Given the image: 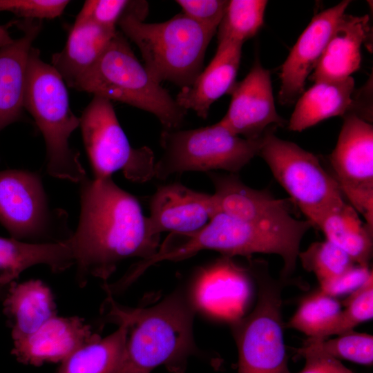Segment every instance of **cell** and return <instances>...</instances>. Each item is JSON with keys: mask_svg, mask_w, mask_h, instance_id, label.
Here are the masks:
<instances>
[{"mask_svg": "<svg viewBox=\"0 0 373 373\" xmlns=\"http://www.w3.org/2000/svg\"><path fill=\"white\" fill-rule=\"evenodd\" d=\"M80 213L77 227L67 240L77 278L84 286L89 277L106 280L122 261L145 260L159 246L137 199L117 185L111 177L79 183Z\"/></svg>", "mask_w": 373, "mask_h": 373, "instance_id": "obj_1", "label": "cell"}, {"mask_svg": "<svg viewBox=\"0 0 373 373\" xmlns=\"http://www.w3.org/2000/svg\"><path fill=\"white\" fill-rule=\"evenodd\" d=\"M311 227L308 220H298L291 215L251 222L217 212L196 232L171 233L155 259L157 262L180 260L205 249L217 251L229 258L254 254H276L283 261L280 277L287 279L295 269L301 240Z\"/></svg>", "mask_w": 373, "mask_h": 373, "instance_id": "obj_2", "label": "cell"}, {"mask_svg": "<svg viewBox=\"0 0 373 373\" xmlns=\"http://www.w3.org/2000/svg\"><path fill=\"white\" fill-rule=\"evenodd\" d=\"M105 309L113 322L125 321L129 330L121 363L115 373H151L166 365L181 370L193 352V307L180 294H174L146 309H127L107 293Z\"/></svg>", "mask_w": 373, "mask_h": 373, "instance_id": "obj_3", "label": "cell"}, {"mask_svg": "<svg viewBox=\"0 0 373 373\" xmlns=\"http://www.w3.org/2000/svg\"><path fill=\"white\" fill-rule=\"evenodd\" d=\"M134 1L120 18L121 32L140 51L144 65L159 82L181 88L190 86L202 70L207 48L216 31L179 13L161 23H146Z\"/></svg>", "mask_w": 373, "mask_h": 373, "instance_id": "obj_4", "label": "cell"}, {"mask_svg": "<svg viewBox=\"0 0 373 373\" xmlns=\"http://www.w3.org/2000/svg\"><path fill=\"white\" fill-rule=\"evenodd\" d=\"M74 89L149 112L164 130L180 129L187 113L141 64L119 31Z\"/></svg>", "mask_w": 373, "mask_h": 373, "instance_id": "obj_5", "label": "cell"}, {"mask_svg": "<svg viewBox=\"0 0 373 373\" xmlns=\"http://www.w3.org/2000/svg\"><path fill=\"white\" fill-rule=\"evenodd\" d=\"M23 107L42 133L46 169L54 178L79 183L87 175L69 139L80 124L71 111L66 84L40 51L32 47L28 59Z\"/></svg>", "mask_w": 373, "mask_h": 373, "instance_id": "obj_6", "label": "cell"}, {"mask_svg": "<svg viewBox=\"0 0 373 373\" xmlns=\"http://www.w3.org/2000/svg\"><path fill=\"white\" fill-rule=\"evenodd\" d=\"M258 288L255 307L231 323L238 352V373H291L283 335V289L288 280L272 277L265 262L249 269Z\"/></svg>", "mask_w": 373, "mask_h": 373, "instance_id": "obj_7", "label": "cell"}, {"mask_svg": "<svg viewBox=\"0 0 373 373\" xmlns=\"http://www.w3.org/2000/svg\"><path fill=\"white\" fill-rule=\"evenodd\" d=\"M162 154L155 162L154 177L165 180L187 171L224 170L236 174L258 155L262 137L248 140L236 135L219 122L189 130H163Z\"/></svg>", "mask_w": 373, "mask_h": 373, "instance_id": "obj_8", "label": "cell"}, {"mask_svg": "<svg viewBox=\"0 0 373 373\" xmlns=\"http://www.w3.org/2000/svg\"><path fill=\"white\" fill-rule=\"evenodd\" d=\"M258 155L313 227L345 202L335 179L314 154L279 138L271 128L262 136Z\"/></svg>", "mask_w": 373, "mask_h": 373, "instance_id": "obj_9", "label": "cell"}, {"mask_svg": "<svg viewBox=\"0 0 373 373\" xmlns=\"http://www.w3.org/2000/svg\"><path fill=\"white\" fill-rule=\"evenodd\" d=\"M0 223L11 238L29 242H58L73 234L68 214L52 209L42 180L28 170L0 171Z\"/></svg>", "mask_w": 373, "mask_h": 373, "instance_id": "obj_10", "label": "cell"}, {"mask_svg": "<svg viewBox=\"0 0 373 373\" xmlns=\"http://www.w3.org/2000/svg\"><path fill=\"white\" fill-rule=\"evenodd\" d=\"M79 119L94 179L111 177L117 171L134 182H144L154 177L153 152L147 146L131 145L111 100L93 95Z\"/></svg>", "mask_w": 373, "mask_h": 373, "instance_id": "obj_11", "label": "cell"}, {"mask_svg": "<svg viewBox=\"0 0 373 373\" xmlns=\"http://www.w3.org/2000/svg\"><path fill=\"white\" fill-rule=\"evenodd\" d=\"M343 117L329 155L332 175L343 197L373 229V126L352 112Z\"/></svg>", "mask_w": 373, "mask_h": 373, "instance_id": "obj_12", "label": "cell"}, {"mask_svg": "<svg viewBox=\"0 0 373 373\" xmlns=\"http://www.w3.org/2000/svg\"><path fill=\"white\" fill-rule=\"evenodd\" d=\"M229 94V108L219 122L235 135L258 140L271 126L284 124L276 109L270 72L262 67L258 58Z\"/></svg>", "mask_w": 373, "mask_h": 373, "instance_id": "obj_13", "label": "cell"}, {"mask_svg": "<svg viewBox=\"0 0 373 373\" xmlns=\"http://www.w3.org/2000/svg\"><path fill=\"white\" fill-rule=\"evenodd\" d=\"M350 2L342 1L316 14L301 33L281 66L280 104H292L304 92L307 78L316 68Z\"/></svg>", "mask_w": 373, "mask_h": 373, "instance_id": "obj_14", "label": "cell"}, {"mask_svg": "<svg viewBox=\"0 0 373 373\" xmlns=\"http://www.w3.org/2000/svg\"><path fill=\"white\" fill-rule=\"evenodd\" d=\"M249 269L224 256L203 269L193 289L196 306L207 314L231 323L242 317L250 298Z\"/></svg>", "mask_w": 373, "mask_h": 373, "instance_id": "obj_15", "label": "cell"}, {"mask_svg": "<svg viewBox=\"0 0 373 373\" xmlns=\"http://www.w3.org/2000/svg\"><path fill=\"white\" fill-rule=\"evenodd\" d=\"M216 213L212 194L174 182L158 186L150 202L148 220L156 234H189L203 228Z\"/></svg>", "mask_w": 373, "mask_h": 373, "instance_id": "obj_16", "label": "cell"}, {"mask_svg": "<svg viewBox=\"0 0 373 373\" xmlns=\"http://www.w3.org/2000/svg\"><path fill=\"white\" fill-rule=\"evenodd\" d=\"M99 337L83 318L56 315L32 334L12 341V354L26 365L61 363L79 347Z\"/></svg>", "mask_w": 373, "mask_h": 373, "instance_id": "obj_17", "label": "cell"}, {"mask_svg": "<svg viewBox=\"0 0 373 373\" xmlns=\"http://www.w3.org/2000/svg\"><path fill=\"white\" fill-rule=\"evenodd\" d=\"M216 54L209 65L189 86L181 88L175 98L184 110L193 111L206 119L211 106L228 93L236 83L243 44L225 40L218 42Z\"/></svg>", "mask_w": 373, "mask_h": 373, "instance_id": "obj_18", "label": "cell"}, {"mask_svg": "<svg viewBox=\"0 0 373 373\" xmlns=\"http://www.w3.org/2000/svg\"><path fill=\"white\" fill-rule=\"evenodd\" d=\"M15 23L23 35L0 49V132L22 118L28 56L41 30V20Z\"/></svg>", "mask_w": 373, "mask_h": 373, "instance_id": "obj_19", "label": "cell"}, {"mask_svg": "<svg viewBox=\"0 0 373 373\" xmlns=\"http://www.w3.org/2000/svg\"><path fill=\"white\" fill-rule=\"evenodd\" d=\"M215 192L212 194L217 212L251 222L280 219L291 213L287 202L265 190L244 184L234 173L209 172Z\"/></svg>", "mask_w": 373, "mask_h": 373, "instance_id": "obj_20", "label": "cell"}, {"mask_svg": "<svg viewBox=\"0 0 373 373\" xmlns=\"http://www.w3.org/2000/svg\"><path fill=\"white\" fill-rule=\"evenodd\" d=\"M370 33L368 15L344 14L339 19L316 68L312 81L345 79L361 66V46Z\"/></svg>", "mask_w": 373, "mask_h": 373, "instance_id": "obj_21", "label": "cell"}, {"mask_svg": "<svg viewBox=\"0 0 373 373\" xmlns=\"http://www.w3.org/2000/svg\"><path fill=\"white\" fill-rule=\"evenodd\" d=\"M3 297V313L11 328L12 341L32 334L57 315L52 292L40 280L14 282Z\"/></svg>", "mask_w": 373, "mask_h": 373, "instance_id": "obj_22", "label": "cell"}, {"mask_svg": "<svg viewBox=\"0 0 373 373\" xmlns=\"http://www.w3.org/2000/svg\"><path fill=\"white\" fill-rule=\"evenodd\" d=\"M117 31L92 21H75L64 47L52 55L51 65L66 84L74 88L102 55Z\"/></svg>", "mask_w": 373, "mask_h": 373, "instance_id": "obj_23", "label": "cell"}, {"mask_svg": "<svg viewBox=\"0 0 373 373\" xmlns=\"http://www.w3.org/2000/svg\"><path fill=\"white\" fill-rule=\"evenodd\" d=\"M37 265H45L55 273L75 265L68 241L36 243L0 237V287H8Z\"/></svg>", "mask_w": 373, "mask_h": 373, "instance_id": "obj_24", "label": "cell"}, {"mask_svg": "<svg viewBox=\"0 0 373 373\" xmlns=\"http://www.w3.org/2000/svg\"><path fill=\"white\" fill-rule=\"evenodd\" d=\"M354 79L318 81L298 98L288 129L301 132L335 116H343L352 106Z\"/></svg>", "mask_w": 373, "mask_h": 373, "instance_id": "obj_25", "label": "cell"}, {"mask_svg": "<svg viewBox=\"0 0 373 373\" xmlns=\"http://www.w3.org/2000/svg\"><path fill=\"white\" fill-rule=\"evenodd\" d=\"M349 203L343 202L323 218L318 228L325 240L344 251L357 265L369 266L372 255V232Z\"/></svg>", "mask_w": 373, "mask_h": 373, "instance_id": "obj_26", "label": "cell"}, {"mask_svg": "<svg viewBox=\"0 0 373 373\" xmlns=\"http://www.w3.org/2000/svg\"><path fill=\"white\" fill-rule=\"evenodd\" d=\"M110 335L79 347L60 363L57 373H115L125 350L129 330L125 321Z\"/></svg>", "mask_w": 373, "mask_h": 373, "instance_id": "obj_27", "label": "cell"}, {"mask_svg": "<svg viewBox=\"0 0 373 373\" xmlns=\"http://www.w3.org/2000/svg\"><path fill=\"white\" fill-rule=\"evenodd\" d=\"M341 310L336 298L319 289L302 299L287 325L309 338H327Z\"/></svg>", "mask_w": 373, "mask_h": 373, "instance_id": "obj_28", "label": "cell"}, {"mask_svg": "<svg viewBox=\"0 0 373 373\" xmlns=\"http://www.w3.org/2000/svg\"><path fill=\"white\" fill-rule=\"evenodd\" d=\"M267 1L231 0L217 29L218 42L231 40L244 44L264 24Z\"/></svg>", "mask_w": 373, "mask_h": 373, "instance_id": "obj_29", "label": "cell"}, {"mask_svg": "<svg viewBox=\"0 0 373 373\" xmlns=\"http://www.w3.org/2000/svg\"><path fill=\"white\" fill-rule=\"evenodd\" d=\"M298 259L303 267L315 274L320 288L327 285L356 263L341 248L327 240L312 243Z\"/></svg>", "mask_w": 373, "mask_h": 373, "instance_id": "obj_30", "label": "cell"}, {"mask_svg": "<svg viewBox=\"0 0 373 373\" xmlns=\"http://www.w3.org/2000/svg\"><path fill=\"white\" fill-rule=\"evenodd\" d=\"M304 345L338 360L367 365L373 362V336L366 333L351 330L332 339L308 338Z\"/></svg>", "mask_w": 373, "mask_h": 373, "instance_id": "obj_31", "label": "cell"}, {"mask_svg": "<svg viewBox=\"0 0 373 373\" xmlns=\"http://www.w3.org/2000/svg\"><path fill=\"white\" fill-rule=\"evenodd\" d=\"M343 305L345 308L341 310L329 336L339 335L354 330L358 324L372 318L373 277L352 292L343 301Z\"/></svg>", "mask_w": 373, "mask_h": 373, "instance_id": "obj_32", "label": "cell"}, {"mask_svg": "<svg viewBox=\"0 0 373 373\" xmlns=\"http://www.w3.org/2000/svg\"><path fill=\"white\" fill-rule=\"evenodd\" d=\"M130 2L128 0L86 1L75 21H92L106 29L117 30L116 26Z\"/></svg>", "mask_w": 373, "mask_h": 373, "instance_id": "obj_33", "label": "cell"}, {"mask_svg": "<svg viewBox=\"0 0 373 373\" xmlns=\"http://www.w3.org/2000/svg\"><path fill=\"white\" fill-rule=\"evenodd\" d=\"M68 0H0V12L8 11L24 19H51L59 17Z\"/></svg>", "mask_w": 373, "mask_h": 373, "instance_id": "obj_34", "label": "cell"}, {"mask_svg": "<svg viewBox=\"0 0 373 373\" xmlns=\"http://www.w3.org/2000/svg\"><path fill=\"white\" fill-rule=\"evenodd\" d=\"M226 0H177L182 13L197 23L217 32L224 13Z\"/></svg>", "mask_w": 373, "mask_h": 373, "instance_id": "obj_35", "label": "cell"}, {"mask_svg": "<svg viewBox=\"0 0 373 373\" xmlns=\"http://www.w3.org/2000/svg\"><path fill=\"white\" fill-rule=\"evenodd\" d=\"M372 277H373L372 271L370 269L369 266L355 264L320 289L335 298L348 293L351 294L363 285Z\"/></svg>", "mask_w": 373, "mask_h": 373, "instance_id": "obj_36", "label": "cell"}, {"mask_svg": "<svg viewBox=\"0 0 373 373\" xmlns=\"http://www.w3.org/2000/svg\"><path fill=\"white\" fill-rule=\"evenodd\" d=\"M297 353L305 359L299 373H354L340 360L308 346L303 345Z\"/></svg>", "mask_w": 373, "mask_h": 373, "instance_id": "obj_37", "label": "cell"}, {"mask_svg": "<svg viewBox=\"0 0 373 373\" xmlns=\"http://www.w3.org/2000/svg\"><path fill=\"white\" fill-rule=\"evenodd\" d=\"M9 25L10 24L9 23L5 26L0 25V49L14 41L8 30Z\"/></svg>", "mask_w": 373, "mask_h": 373, "instance_id": "obj_38", "label": "cell"}, {"mask_svg": "<svg viewBox=\"0 0 373 373\" xmlns=\"http://www.w3.org/2000/svg\"><path fill=\"white\" fill-rule=\"evenodd\" d=\"M8 287H0V296H3L5 294V292L7 289Z\"/></svg>", "mask_w": 373, "mask_h": 373, "instance_id": "obj_39", "label": "cell"}]
</instances>
